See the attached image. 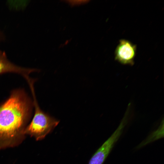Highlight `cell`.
Here are the masks:
<instances>
[{"mask_svg": "<svg viewBox=\"0 0 164 164\" xmlns=\"http://www.w3.org/2000/svg\"><path fill=\"white\" fill-rule=\"evenodd\" d=\"M33 101L24 90H12L0 104V150L20 145L31 119Z\"/></svg>", "mask_w": 164, "mask_h": 164, "instance_id": "6da1fadb", "label": "cell"}, {"mask_svg": "<svg viewBox=\"0 0 164 164\" xmlns=\"http://www.w3.org/2000/svg\"><path fill=\"white\" fill-rule=\"evenodd\" d=\"M33 98L34 114L29 124L26 127L24 134L34 137L36 140L43 139L56 127L59 121L44 112L37 101L34 86L30 87Z\"/></svg>", "mask_w": 164, "mask_h": 164, "instance_id": "7a4b0ae2", "label": "cell"}, {"mask_svg": "<svg viewBox=\"0 0 164 164\" xmlns=\"http://www.w3.org/2000/svg\"><path fill=\"white\" fill-rule=\"evenodd\" d=\"M126 117L125 115L117 129L92 156L88 164H103L122 133L127 121Z\"/></svg>", "mask_w": 164, "mask_h": 164, "instance_id": "3957f363", "label": "cell"}, {"mask_svg": "<svg viewBox=\"0 0 164 164\" xmlns=\"http://www.w3.org/2000/svg\"><path fill=\"white\" fill-rule=\"evenodd\" d=\"M136 52L135 45L127 40L120 39L115 51V59L121 64L133 65Z\"/></svg>", "mask_w": 164, "mask_h": 164, "instance_id": "277c9868", "label": "cell"}, {"mask_svg": "<svg viewBox=\"0 0 164 164\" xmlns=\"http://www.w3.org/2000/svg\"><path fill=\"white\" fill-rule=\"evenodd\" d=\"M37 71L35 69L23 68L14 64L9 60L4 52L0 50V75L12 73L21 74L25 78L31 73Z\"/></svg>", "mask_w": 164, "mask_h": 164, "instance_id": "5b68a950", "label": "cell"}, {"mask_svg": "<svg viewBox=\"0 0 164 164\" xmlns=\"http://www.w3.org/2000/svg\"><path fill=\"white\" fill-rule=\"evenodd\" d=\"M66 2L71 6L79 5L86 3L88 0H68Z\"/></svg>", "mask_w": 164, "mask_h": 164, "instance_id": "8992f818", "label": "cell"}, {"mask_svg": "<svg viewBox=\"0 0 164 164\" xmlns=\"http://www.w3.org/2000/svg\"><path fill=\"white\" fill-rule=\"evenodd\" d=\"M2 34L0 32V39H2Z\"/></svg>", "mask_w": 164, "mask_h": 164, "instance_id": "52a82bcc", "label": "cell"}]
</instances>
